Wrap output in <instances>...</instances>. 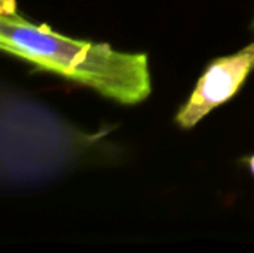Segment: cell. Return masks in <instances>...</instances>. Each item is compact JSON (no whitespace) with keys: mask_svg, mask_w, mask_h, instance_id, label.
<instances>
[{"mask_svg":"<svg viewBox=\"0 0 254 253\" xmlns=\"http://www.w3.org/2000/svg\"><path fill=\"white\" fill-rule=\"evenodd\" d=\"M0 51L125 106L140 104L152 92L147 54L66 37L17 14L0 16Z\"/></svg>","mask_w":254,"mask_h":253,"instance_id":"1","label":"cell"},{"mask_svg":"<svg viewBox=\"0 0 254 253\" xmlns=\"http://www.w3.org/2000/svg\"><path fill=\"white\" fill-rule=\"evenodd\" d=\"M40 104L0 102V180H42L74 163L101 141Z\"/></svg>","mask_w":254,"mask_h":253,"instance_id":"2","label":"cell"},{"mask_svg":"<svg viewBox=\"0 0 254 253\" xmlns=\"http://www.w3.org/2000/svg\"><path fill=\"white\" fill-rule=\"evenodd\" d=\"M254 71V40L234 54L213 59L197 78L189 99L175 115V123L190 130L207 115L239 94Z\"/></svg>","mask_w":254,"mask_h":253,"instance_id":"3","label":"cell"},{"mask_svg":"<svg viewBox=\"0 0 254 253\" xmlns=\"http://www.w3.org/2000/svg\"><path fill=\"white\" fill-rule=\"evenodd\" d=\"M17 14L16 0H0V16H12Z\"/></svg>","mask_w":254,"mask_h":253,"instance_id":"4","label":"cell"},{"mask_svg":"<svg viewBox=\"0 0 254 253\" xmlns=\"http://www.w3.org/2000/svg\"><path fill=\"white\" fill-rule=\"evenodd\" d=\"M246 163H248V167H249V172L253 173V177H254V155H249L248 158L244 160Z\"/></svg>","mask_w":254,"mask_h":253,"instance_id":"5","label":"cell"},{"mask_svg":"<svg viewBox=\"0 0 254 253\" xmlns=\"http://www.w3.org/2000/svg\"><path fill=\"white\" fill-rule=\"evenodd\" d=\"M253 26H254V21H253Z\"/></svg>","mask_w":254,"mask_h":253,"instance_id":"6","label":"cell"}]
</instances>
